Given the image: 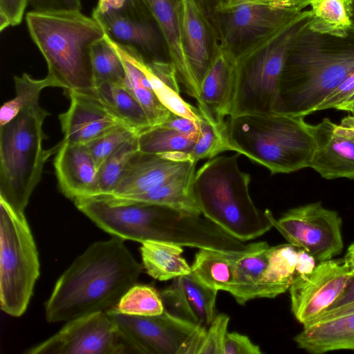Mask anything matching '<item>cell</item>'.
Wrapping results in <instances>:
<instances>
[{
	"label": "cell",
	"instance_id": "cell-1",
	"mask_svg": "<svg viewBox=\"0 0 354 354\" xmlns=\"http://www.w3.org/2000/svg\"><path fill=\"white\" fill-rule=\"evenodd\" d=\"M113 236L92 243L62 274L45 303L50 323L114 308L144 268L124 244Z\"/></svg>",
	"mask_w": 354,
	"mask_h": 354
},
{
	"label": "cell",
	"instance_id": "cell-2",
	"mask_svg": "<svg viewBox=\"0 0 354 354\" xmlns=\"http://www.w3.org/2000/svg\"><path fill=\"white\" fill-rule=\"evenodd\" d=\"M354 71V27L342 36L308 28L286 62L274 113L306 116Z\"/></svg>",
	"mask_w": 354,
	"mask_h": 354
},
{
	"label": "cell",
	"instance_id": "cell-3",
	"mask_svg": "<svg viewBox=\"0 0 354 354\" xmlns=\"http://www.w3.org/2000/svg\"><path fill=\"white\" fill-rule=\"evenodd\" d=\"M26 21L46 62L47 75L57 87L95 95L91 51L92 45L106 35L101 25L81 11H30Z\"/></svg>",
	"mask_w": 354,
	"mask_h": 354
},
{
	"label": "cell",
	"instance_id": "cell-4",
	"mask_svg": "<svg viewBox=\"0 0 354 354\" xmlns=\"http://www.w3.org/2000/svg\"><path fill=\"white\" fill-rule=\"evenodd\" d=\"M311 17L310 10L301 11L235 53L229 117L274 113L286 62L298 37L308 28Z\"/></svg>",
	"mask_w": 354,
	"mask_h": 354
},
{
	"label": "cell",
	"instance_id": "cell-5",
	"mask_svg": "<svg viewBox=\"0 0 354 354\" xmlns=\"http://www.w3.org/2000/svg\"><path fill=\"white\" fill-rule=\"evenodd\" d=\"M240 155L207 160L195 173L192 194L203 216L245 242L264 234L273 224L272 213L259 209L250 197V176L239 168Z\"/></svg>",
	"mask_w": 354,
	"mask_h": 354
},
{
	"label": "cell",
	"instance_id": "cell-6",
	"mask_svg": "<svg viewBox=\"0 0 354 354\" xmlns=\"http://www.w3.org/2000/svg\"><path fill=\"white\" fill-rule=\"evenodd\" d=\"M304 118L278 113L228 117L224 135L229 151L247 156L272 174L309 167L316 143Z\"/></svg>",
	"mask_w": 354,
	"mask_h": 354
},
{
	"label": "cell",
	"instance_id": "cell-7",
	"mask_svg": "<svg viewBox=\"0 0 354 354\" xmlns=\"http://www.w3.org/2000/svg\"><path fill=\"white\" fill-rule=\"evenodd\" d=\"M48 115L36 101L0 127V198L19 213L24 214L46 162L60 145L43 148V123Z\"/></svg>",
	"mask_w": 354,
	"mask_h": 354
},
{
	"label": "cell",
	"instance_id": "cell-8",
	"mask_svg": "<svg viewBox=\"0 0 354 354\" xmlns=\"http://www.w3.org/2000/svg\"><path fill=\"white\" fill-rule=\"evenodd\" d=\"M40 274L39 254L24 214L0 198V307L12 317L27 309Z\"/></svg>",
	"mask_w": 354,
	"mask_h": 354
},
{
	"label": "cell",
	"instance_id": "cell-9",
	"mask_svg": "<svg viewBox=\"0 0 354 354\" xmlns=\"http://www.w3.org/2000/svg\"><path fill=\"white\" fill-rule=\"evenodd\" d=\"M132 346L140 354H198L206 329L166 309L155 316L106 311Z\"/></svg>",
	"mask_w": 354,
	"mask_h": 354
},
{
	"label": "cell",
	"instance_id": "cell-10",
	"mask_svg": "<svg viewBox=\"0 0 354 354\" xmlns=\"http://www.w3.org/2000/svg\"><path fill=\"white\" fill-rule=\"evenodd\" d=\"M92 17L112 41L134 50L147 63L170 62L162 53L158 26L142 0H98Z\"/></svg>",
	"mask_w": 354,
	"mask_h": 354
},
{
	"label": "cell",
	"instance_id": "cell-11",
	"mask_svg": "<svg viewBox=\"0 0 354 354\" xmlns=\"http://www.w3.org/2000/svg\"><path fill=\"white\" fill-rule=\"evenodd\" d=\"M26 354L135 353L106 311L87 314L66 322L55 335L25 351Z\"/></svg>",
	"mask_w": 354,
	"mask_h": 354
},
{
	"label": "cell",
	"instance_id": "cell-12",
	"mask_svg": "<svg viewBox=\"0 0 354 354\" xmlns=\"http://www.w3.org/2000/svg\"><path fill=\"white\" fill-rule=\"evenodd\" d=\"M271 220L289 243L306 250L317 261L332 259L342 251V218L320 202L291 209L277 220L272 214Z\"/></svg>",
	"mask_w": 354,
	"mask_h": 354
},
{
	"label": "cell",
	"instance_id": "cell-13",
	"mask_svg": "<svg viewBox=\"0 0 354 354\" xmlns=\"http://www.w3.org/2000/svg\"><path fill=\"white\" fill-rule=\"evenodd\" d=\"M351 278L340 259L321 261L311 273L295 274L289 290L297 320L304 326L318 318L342 295Z\"/></svg>",
	"mask_w": 354,
	"mask_h": 354
},
{
	"label": "cell",
	"instance_id": "cell-14",
	"mask_svg": "<svg viewBox=\"0 0 354 354\" xmlns=\"http://www.w3.org/2000/svg\"><path fill=\"white\" fill-rule=\"evenodd\" d=\"M310 129L316 148L309 167L325 179H354V115L338 124L324 118Z\"/></svg>",
	"mask_w": 354,
	"mask_h": 354
},
{
	"label": "cell",
	"instance_id": "cell-15",
	"mask_svg": "<svg viewBox=\"0 0 354 354\" xmlns=\"http://www.w3.org/2000/svg\"><path fill=\"white\" fill-rule=\"evenodd\" d=\"M197 164L183 153H151L138 151L131 158L107 198L123 199L147 192Z\"/></svg>",
	"mask_w": 354,
	"mask_h": 354
},
{
	"label": "cell",
	"instance_id": "cell-16",
	"mask_svg": "<svg viewBox=\"0 0 354 354\" xmlns=\"http://www.w3.org/2000/svg\"><path fill=\"white\" fill-rule=\"evenodd\" d=\"M67 93L70 106L59 115L64 142L86 145L124 124L97 96L73 91Z\"/></svg>",
	"mask_w": 354,
	"mask_h": 354
},
{
	"label": "cell",
	"instance_id": "cell-17",
	"mask_svg": "<svg viewBox=\"0 0 354 354\" xmlns=\"http://www.w3.org/2000/svg\"><path fill=\"white\" fill-rule=\"evenodd\" d=\"M300 12L256 4L239 5L218 12L223 17L220 41L233 51L292 18Z\"/></svg>",
	"mask_w": 354,
	"mask_h": 354
},
{
	"label": "cell",
	"instance_id": "cell-18",
	"mask_svg": "<svg viewBox=\"0 0 354 354\" xmlns=\"http://www.w3.org/2000/svg\"><path fill=\"white\" fill-rule=\"evenodd\" d=\"M217 292L191 272L174 279L160 293L167 310L207 330L216 317Z\"/></svg>",
	"mask_w": 354,
	"mask_h": 354
},
{
	"label": "cell",
	"instance_id": "cell-19",
	"mask_svg": "<svg viewBox=\"0 0 354 354\" xmlns=\"http://www.w3.org/2000/svg\"><path fill=\"white\" fill-rule=\"evenodd\" d=\"M235 53L220 41L214 43L213 59L200 91L198 106L219 124L229 117L235 80Z\"/></svg>",
	"mask_w": 354,
	"mask_h": 354
},
{
	"label": "cell",
	"instance_id": "cell-20",
	"mask_svg": "<svg viewBox=\"0 0 354 354\" xmlns=\"http://www.w3.org/2000/svg\"><path fill=\"white\" fill-rule=\"evenodd\" d=\"M189 64L201 91L213 59L209 26L198 0H174Z\"/></svg>",
	"mask_w": 354,
	"mask_h": 354
},
{
	"label": "cell",
	"instance_id": "cell-21",
	"mask_svg": "<svg viewBox=\"0 0 354 354\" xmlns=\"http://www.w3.org/2000/svg\"><path fill=\"white\" fill-rule=\"evenodd\" d=\"M59 143L53 165L62 193L73 201L96 195L98 169L86 146Z\"/></svg>",
	"mask_w": 354,
	"mask_h": 354
},
{
	"label": "cell",
	"instance_id": "cell-22",
	"mask_svg": "<svg viewBox=\"0 0 354 354\" xmlns=\"http://www.w3.org/2000/svg\"><path fill=\"white\" fill-rule=\"evenodd\" d=\"M156 20L162 35L170 62L173 64L180 91L197 102L200 91L187 59L174 0H142Z\"/></svg>",
	"mask_w": 354,
	"mask_h": 354
},
{
	"label": "cell",
	"instance_id": "cell-23",
	"mask_svg": "<svg viewBox=\"0 0 354 354\" xmlns=\"http://www.w3.org/2000/svg\"><path fill=\"white\" fill-rule=\"evenodd\" d=\"M106 36L124 64L126 88L143 107L152 127L161 124L171 112L160 102L154 92L146 72V62L134 50L120 45Z\"/></svg>",
	"mask_w": 354,
	"mask_h": 354
},
{
	"label": "cell",
	"instance_id": "cell-24",
	"mask_svg": "<svg viewBox=\"0 0 354 354\" xmlns=\"http://www.w3.org/2000/svg\"><path fill=\"white\" fill-rule=\"evenodd\" d=\"M294 341L299 348L314 354L354 351V313L304 326Z\"/></svg>",
	"mask_w": 354,
	"mask_h": 354
},
{
	"label": "cell",
	"instance_id": "cell-25",
	"mask_svg": "<svg viewBox=\"0 0 354 354\" xmlns=\"http://www.w3.org/2000/svg\"><path fill=\"white\" fill-rule=\"evenodd\" d=\"M196 164L169 178L160 186L141 194L123 199L95 196L110 205L147 203L168 207L187 213L202 215L192 194Z\"/></svg>",
	"mask_w": 354,
	"mask_h": 354
},
{
	"label": "cell",
	"instance_id": "cell-26",
	"mask_svg": "<svg viewBox=\"0 0 354 354\" xmlns=\"http://www.w3.org/2000/svg\"><path fill=\"white\" fill-rule=\"evenodd\" d=\"M270 247L268 243L259 241L234 252V280L229 292L239 304L257 298L258 282L267 266Z\"/></svg>",
	"mask_w": 354,
	"mask_h": 354
},
{
	"label": "cell",
	"instance_id": "cell-27",
	"mask_svg": "<svg viewBox=\"0 0 354 354\" xmlns=\"http://www.w3.org/2000/svg\"><path fill=\"white\" fill-rule=\"evenodd\" d=\"M145 272L152 278L167 281L192 272L191 266L182 257V246L171 242L147 240L140 248Z\"/></svg>",
	"mask_w": 354,
	"mask_h": 354
},
{
	"label": "cell",
	"instance_id": "cell-28",
	"mask_svg": "<svg viewBox=\"0 0 354 354\" xmlns=\"http://www.w3.org/2000/svg\"><path fill=\"white\" fill-rule=\"evenodd\" d=\"M297 249L290 243L270 247L268 263L258 282L257 298H274L289 290L296 273Z\"/></svg>",
	"mask_w": 354,
	"mask_h": 354
},
{
	"label": "cell",
	"instance_id": "cell-29",
	"mask_svg": "<svg viewBox=\"0 0 354 354\" xmlns=\"http://www.w3.org/2000/svg\"><path fill=\"white\" fill-rule=\"evenodd\" d=\"M95 95L124 124L138 133L152 127L145 109L124 84H102L96 87Z\"/></svg>",
	"mask_w": 354,
	"mask_h": 354
},
{
	"label": "cell",
	"instance_id": "cell-30",
	"mask_svg": "<svg viewBox=\"0 0 354 354\" xmlns=\"http://www.w3.org/2000/svg\"><path fill=\"white\" fill-rule=\"evenodd\" d=\"M234 252L199 249L191 266L192 273L212 289L230 292L234 280Z\"/></svg>",
	"mask_w": 354,
	"mask_h": 354
},
{
	"label": "cell",
	"instance_id": "cell-31",
	"mask_svg": "<svg viewBox=\"0 0 354 354\" xmlns=\"http://www.w3.org/2000/svg\"><path fill=\"white\" fill-rule=\"evenodd\" d=\"M308 28L315 32L342 36L352 26V0H312Z\"/></svg>",
	"mask_w": 354,
	"mask_h": 354
},
{
	"label": "cell",
	"instance_id": "cell-32",
	"mask_svg": "<svg viewBox=\"0 0 354 354\" xmlns=\"http://www.w3.org/2000/svg\"><path fill=\"white\" fill-rule=\"evenodd\" d=\"M199 132L185 134L156 125L138 133L139 150L151 153H183L190 156Z\"/></svg>",
	"mask_w": 354,
	"mask_h": 354
},
{
	"label": "cell",
	"instance_id": "cell-33",
	"mask_svg": "<svg viewBox=\"0 0 354 354\" xmlns=\"http://www.w3.org/2000/svg\"><path fill=\"white\" fill-rule=\"evenodd\" d=\"M91 62L95 88L105 83L124 84V64L105 35L91 46Z\"/></svg>",
	"mask_w": 354,
	"mask_h": 354
},
{
	"label": "cell",
	"instance_id": "cell-34",
	"mask_svg": "<svg viewBox=\"0 0 354 354\" xmlns=\"http://www.w3.org/2000/svg\"><path fill=\"white\" fill-rule=\"evenodd\" d=\"M198 109L200 112L199 136L190 153V158L197 162L229 151L224 135L225 122L218 123L203 108L198 106Z\"/></svg>",
	"mask_w": 354,
	"mask_h": 354
},
{
	"label": "cell",
	"instance_id": "cell-35",
	"mask_svg": "<svg viewBox=\"0 0 354 354\" xmlns=\"http://www.w3.org/2000/svg\"><path fill=\"white\" fill-rule=\"evenodd\" d=\"M15 97L5 102L0 110V127L12 120L26 105L39 101L41 91L46 87H57L55 82L48 75L42 80L33 79L24 73L15 76Z\"/></svg>",
	"mask_w": 354,
	"mask_h": 354
},
{
	"label": "cell",
	"instance_id": "cell-36",
	"mask_svg": "<svg viewBox=\"0 0 354 354\" xmlns=\"http://www.w3.org/2000/svg\"><path fill=\"white\" fill-rule=\"evenodd\" d=\"M138 136L123 142L98 168L97 193L95 196L109 195L113 191L129 160L139 151Z\"/></svg>",
	"mask_w": 354,
	"mask_h": 354
},
{
	"label": "cell",
	"instance_id": "cell-37",
	"mask_svg": "<svg viewBox=\"0 0 354 354\" xmlns=\"http://www.w3.org/2000/svg\"><path fill=\"white\" fill-rule=\"evenodd\" d=\"M116 311L136 316H155L162 314L165 305L160 293L151 285L136 283L113 308Z\"/></svg>",
	"mask_w": 354,
	"mask_h": 354
},
{
	"label": "cell",
	"instance_id": "cell-38",
	"mask_svg": "<svg viewBox=\"0 0 354 354\" xmlns=\"http://www.w3.org/2000/svg\"><path fill=\"white\" fill-rule=\"evenodd\" d=\"M146 72L151 86L160 102L172 113L191 120L199 121L198 108L186 102L178 92L162 81L146 62Z\"/></svg>",
	"mask_w": 354,
	"mask_h": 354
},
{
	"label": "cell",
	"instance_id": "cell-39",
	"mask_svg": "<svg viewBox=\"0 0 354 354\" xmlns=\"http://www.w3.org/2000/svg\"><path fill=\"white\" fill-rule=\"evenodd\" d=\"M138 134L133 129L120 124L85 145L98 169L106 158L119 146Z\"/></svg>",
	"mask_w": 354,
	"mask_h": 354
},
{
	"label": "cell",
	"instance_id": "cell-40",
	"mask_svg": "<svg viewBox=\"0 0 354 354\" xmlns=\"http://www.w3.org/2000/svg\"><path fill=\"white\" fill-rule=\"evenodd\" d=\"M230 322L228 315L220 313L207 329L198 354H224V342Z\"/></svg>",
	"mask_w": 354,
	"mask_h": 354
},
{
	"label": "cell",
	"instance_id": "cell-41",
	"mask_svg": "<svg viewBox=\"0 0 354 354\" xmlns=\"http://www.w3.org/2000/svg\"><path fill=\"white\" fill-rule=\"evenodd\" d=\"M312 0H220L215 11L221 12L242 4H256L274 8L301 12L310 5Z\"/></svg>",
	"mask_w": 354,
	"mask_h": 354
},
{
	"label": "cell",
	"instance_id": "cell-42",
	"mask_svg": "<svg viewBox=\"0 0 354 354\" xmlns=\"http://www.w3.org/2000/svg\"><path fill=\"white\" fill-rule=\"evenodd\" d=\"M28 0H0V30L19 24Z\"/></svg>",
	"mask_w": 354,
	"mask_h": 354
},
{
	"label": "cell",
	"instance_id": "cell-43",
	"mask_svg": "<svg viewBox=\"0 0 354 354\" xmlns=\"http://www.w3.org/2000/svg\"><path fill=\"white\" fill-rule=\"evenodd\" d=\"M354 93V71L346 79L315 109V111L337 109L345 102Z\"/></svg>",
	"mask_w": 354,
	"mask_h": 354
},
{
	"label": "cell",
	"instance_id": "cell-44",
	"mask_svg": "<svg viewBox=\"0 0 354 354\" xmlns=\"http://www.w3.org/2000/svg\"><path fill=\"white\" fill-rule=\"evenodd\" d=\"M31 11L38 12H62L81 11L80 0H28Z\"/></svg>",
	"mask_w": 354,
	"mask_h": 354
},
{
	"label": "cell",
	"instance_id": "cell-45",
	"mask_svg": "<svg viewBox=\"0 0 354 354\" xmlns=\"http://www.w3.org/2000/svg\"><path fill=\"white\" fill-rule=\"evenodd\" d=\"M260 347L248 336L236 332L227 333L224 342V354H261Z\"/></svg>",
	"mask_w": 354,
	"mask_h": 354
},
{
	"label": "cell",
	"instance_id": "cell-46",
	"mask_svg": "<svg viewBox=\"0 0 354 354\" xmlns=\"http://www.w3.org/2000/svg\"><path fill=\"white\" fill-rule=\"evenodd\" d=\"M159 125L185 134H192L199 132V121L191 120L172 112L169 118Z\"/></svg>",
	"mask_w": 354,
	"mask_h": 354
},
{
	"label": "cell",
	"instance_id": "cell-47",
	"mask_svg": "<svg viewBox=\"0 0 354 354\" xmlns=\"http://www.w3.org/2000/svg\"><path fill=\"white\" fill-rule=\"evenodd\" d=\"M317 260L306 250L298 248L296 255L295 274L306 275L311 273L317 266Z\"/></svg>",
	"mask_w": 354,
	"mask_h": 354
},
{
	"label": "cell",
	"instance_id": "cell-48",
	"mask_svg": "<svg viewBox=\"0 0 354 354\" xmlns=\"http://www.w3.org/2000/svg\"><path fill=\"white\" fill-rule=\"evenodd\" d=\"M352 302H354V277L351 278L349 283L342 295L328 310L335 309Z\"/></svg>",
	"mask_w": 354,
	"mask_h": 354
},
{
	"label": "cell",
	"instance_id": "cell-49",
	"mask_svg": "<svg viewBox=\"0 0 354 354\" xmlns=\"http://www.w3.org/2000/svg\"><path fill=\"white\" fill-rule=\"evenodd\" d=\"M351 313H354V302L335 309L328 310L310 324Z\"/></svg>",
	"mask_w": 354,
	"mask_h": 354
},
{
	"label": "cell",
	"instance_id": "cell-50",
	"mask_svg": "<svg viewBox=\"0 0 354 354\" xmlns=\"http://www.w3.org/2000/svg\"><path fill=\"white\" fill-rule=\"evenodd\" d=\"M345 266L350 270L352 277H354V242L351 243L347 249L344 258Z\"/></svg>",
	"mask_w": 354,
	"mask_h": 354
},
{
	"label": "cell",
	"instance_id": "cell-51",
	"mask_svg": "<svg viewBox=\"0 0 354 354\" xmlns=\"http://www.w3.org/2000/svg\"><path fill=\"white\" fill-rule=\"evenodd\" d=\"M354 104V93L343 104L337 107L336 109L344 111L347 106Z\"/></svg>",
	"mask_w": 354,
	"mask_h": 354
},
{
	"label": "cell",
	"instance_id": "cell-52",
	"mask_svg": "<svg viewBox=\"0 0 354 354\" xmlns=\"http://www.w3.org/2000/svg\"><path fill=\"white\" fill-rule=\"evenodd\" d=\"M344 111L351 112L354 115V104L347 106Z\"/></svg>",
	"mask_w": 354,
	"mask_h": 354
},
{
	"label": "cell",
	"instance_id": "cell-53",
	"mask_svg": "<svg viewBox=\"0 0 354 354\" xmlns=\"http://www.w3.org/2000/svg\"><path fill=\"white\" fill-rule=\"evenodd\" d=\"M352 26L354 27V0H352V15H351Z\"/></svg>",
	"mask_w": 354,
	"mask_h": 354
}]
</instances>
